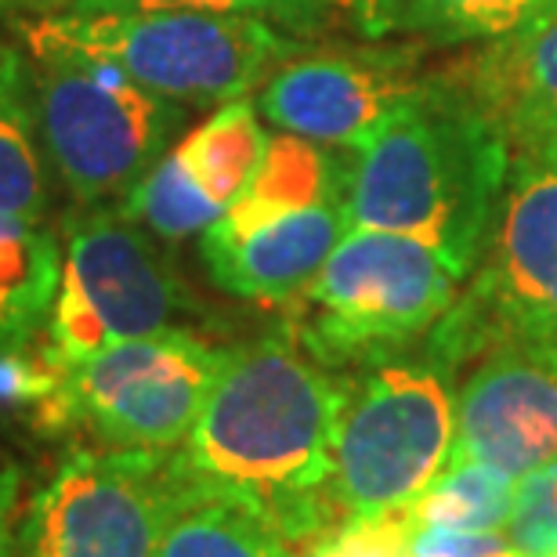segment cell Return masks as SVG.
<instances>
[{"instance_id": "cell-4", "label": "cell", "mask_w": 557, "mask_h": 557, "mask_svg": "<svg viewBox=\"0 0 557 557\" xmlns=\"http://www.w3.org/2000/svg\"><path fill=\"white\" fill-rule=\"evenodd\" d=\"M225 355L174 326L81 362H48L40 417L51 431H87L106 449L171 453L203 413Z\"/></svg>"}, {"instance_id": "cell-20", "label": "cell", "mask_w": 557, "mask_h": 557, "mask_svg": "<svg viewBox=\"0 0 557 557\" xmlns=\"http://www.w3.org/2000/svg\"><path fill=\"white\" fill-rule=\"evenodd\" d=\"M554 0H387V33L406 29L438 44L499 40L529 26Z\"/></svg>"}, {"instance_id": "cell-28", "label": "cell", "mask_w": 557, "mask_h": 557, "mask_svg": "<svg viewBox=\"0 0 557 557\" xmlns=\"http://www.w3.org/2000/svg\"><path fill=\"white\" fill-rule=\"evenodd\" d=\"M0 4H4V0H0Z\"/></svg>"}, {"instance_id": "cell-16", "label": "cell", "mask_w": 557, "mask_h": 557, "mask_svg": "<svg viewBox=\"0 0 557 557\" xmlns=\"http://www.w3.org/2000/svg\"><path fill=\"white\" fill-rule=\"evenodd\" d=\"M59 278V239L33 218L0 214V351L26 348L48 322Z\"/></svg>"}, {"instance_id": "cell-27", "label": "cell", "mask_w": 557, "mask_h": 557, "mask_svg": "<svg viewBox=\"0 0 557 557\" xmlns=\"http://www.w3.org/2000/svg\"><path fill=\"white\" fill-rule=\"evenodd\" d=\"M44 4H62V0H44Z\"/></svg>"}, {"instance_id": "cell-6", "label": "cell", "mask_w": 557, "mask_h": 557, "mask_svg": "<svg viewBox=\"0 0 557 557\" xmlns=\"http://www.w3.org/2000/svg\"><path fill=\"white\" fill-rule=\"evenodd\" d=\"M463 275L395 232L348 228L300 305V344L326 362H359L423 337L460 300Z\"/></svg>"}, {"instance_id": "cell-21", "label": "cell", "mask_w": 557, "mask_h": 557, "mask_svg": "<svg viewBox=\"0 0 557 557\" xmlns=\"http://www.w3.org/2000/svg\"><path fill=\"white\" fill-rule=\"evenodd\" d=\"M156 557H294L258 515L225 499H196L171 521Z\"/></svg>"}, {"instance_id": "cell-12", "label": "cell", "mask_w": 557, "mask_h": 557, "mask_svg": "<svg viewBox=\"0 0 557 557\" xmlns=\"http://www.w3.org/2000/svg\"><path fill=\"white\" fill-rule=\"evenodd\" d=\"M449 460H482L515 478L557 460V373L507 344L485 348L456 392Z\"/></svg>"}, {"instance_id": "cell-1", "label": "cell", "mask_w": 557, "mask_h": 557, "mask_svg": "<svg viewBox=\"0 0 557 557\" xmlns=\"http://www.w3.org/2000/svg\"><path fill=\"white\" fill-rule=\"evenodd\" d=\"M348 395L297 341L264 337L228 348L174 463L196 499L236 504L289 547H311L344 521L333 467Z\"/></svg>"}, {"instance_id": "cell-23", "label": "cell", "mask_w": 557, "mask_h": 557, "mask_svg": "<svg viewBox=\"0 0 557 557\" xmlns=\"http://www.w3.org/2000/svg\"><path fill=\"white\" fill-rule=\"evenodd\" d=\"M507 540L518 557H557V460L518 478Z\"/></svg>"}, {"instance_id": "cell-17", "label": "cell", "mask_w": 557, "mask_h": 557, "mask_svg": "<svg viewBox=\"0 0 557 557\" xmlns=\"http://www.w3.org/2000/svg\"><path fill=\"white\" fill-rule=\"evenodd\" d=\"M264 149L269 135L261 127L258 106L250 98H236L177 141L171 156L188 182L225 214L258 171Z\"/></svg>"}, {"instance_id": "cell-11", "label": "cell", "mask_w": 557, "mask_h": 557, "mask_svg": "<svg viewBox=\"0 0 557 557\" xmlns=\"http://www.w3.org/2000/svg\"><path fill=\"white\" fill-rule=\"evenodd\" d=\"M398 54H308L283 62L258 98V113L283 135L366 149L420 91Z\"/></svg>"}, {"instance_id": "cell-22", "label": "cell", "mask_w": 557, "mask_h": 557, "mask_svg": "<svg viewBox=\"0 0 557 557\" xmlns=\"http://www.w3.org/2000/svg\"><path fill=\"white\" fill-rule=\"evenodd\" d=\"M160 8L247 15L289 33H311L330 15L326 0H62V11H84V15H95V11H160Z\"/></svg>"}, {"instance_id": "cell-15", "label": "cell", "mask_w": 557, "mask_h": 557, "mask_svg": "<svg viewBox=\"0 0 557 557\" xmlns=\"http://www.w3.org/2000/svg\"><path fill=\"white\" fill-rule=\"evenodd\" d=\"M333 196H344V188L337 177V163L326 156V145L278 135L269 138V149H264L258 171H253L239 199L210 228L247 232L261 221L294 214V210H305Z\"/></svg>"}, {"instance_id": "cell-2", "label": "cell", "mask_w": 557, "mask_h": 557, "mask_svg": "<svg viewBox=\"0 0 557 557\" xmlns=\"http://www.w3.org/2000/svg\"><path fill=\"white\" fill-rule=\"evenodd\" d=\"M510 166L496 120L463 76L423 81L359 149L344 188L348 225L417 239L467 278L485 250Z\"/></svg>"}, {"instance_id": "cell-7", "label": "cell", "mask_w": 557, "mask_h": 557, "mask_svg": "<svg viewBox=\"0 0 557 557\" xmlns=\"http://www.w3.org/2000/svg\"><path fill=\"white\" fill-rule=\"evenodd\" d=\"M33 106L44 156L84 207L135 185L182 124L171 98L62 51L37 54Z\"/></svg>"}, {"instance_id": "cell-24", "label": "cell", "mask_w": 557, "mask_h": 557, "mask_svg": "<svg viewBox=\"0 0 557 557\" xmlns=\"http://www.w3.org/2000/svg\"><path fill=\"white\" fill-rule=\"evenodd\" d=\"M305 557H413L409 507L370 518H344L311 543Z\"/></svg>"}, {"instance_id": "cell-10", "label": "cell", "mask_w": 557, "mask_h": 557, "mask_svg": "<svg viewBox=\"0 0 557 557\" xmlns=\"http://www.w3.org/2000/svg\"><path fill=\"white\" fill-rule=\"evenodd\" d=\"M185 308V286L152 239L127 218L95 210L73 221L65 239L48 362H81L113 344L174 330Z\"/></svg>"}, {"instance_id": "cell-25", "label": "cell", "mask_w": 557, "mask_h": 557, "mask_svg": "<svg viewBox=\"0 0 557 557\" xmlns=\"http://www.w3.org/2000/svg\"><path fill=\"white\" fill-rule=\"evenodd\" d=\"M330 11H337L359 26L366 37H384L387 33V0H326Z\"/></svg>"}, {"instance_id": "cell-19", "label": "cell", "mask_w": 557, "mask_h": 557, "mask_svg": "<svg viewBox=\"0 0 557 557\" xmlns=\"http://www.w3.org/2000/svg\"><path fill=\"white\" fill-rule=\"evenodd\" d=\"M518 478L482 460H449L442 474L409 504L413 525L504 532L515 507Z\"/></svg>"}, {"instance_id": "cell-13", "label": "cell", "mask_w": 557, "mask_h": 557, "mask_svg": "<svg viewBox=\"0 0 557 557\" xmlns=\"http://www.w3.org/2000/svg\"><path fill=\"white\" fill-rule=\"evenodd\" d=\"M348 228L344 196H333L294 214L261 221L247 232L207 228L199 253L210 278L225 294L258 305H289L305 297Z\"/></svg>"}, {"instance_id": "cell-14", "label": "cell", "mask_w": 557, "mask_h": 557, "mask_svg": "<svg viewBox=\"0 0 557 557\" xmlns=\"http://www.w3.org/2000/svg\"><path fill=\"white\" fill-rule=\"evenodd\" d=\"M504 135L510 160L557 163V0L460 73Z\"/></svg>"}, {"instance_id": "cell-18", "label": "cell", "mask_w": 557, "mask_h": 557, "mask_svg": "<svg viewBox=\"0 0 557 557\" xmlns=\"http://www.w3.org/2000/svg\"><path fill=\"white\" fill-rule=\"evenodd\" d=\"M48 210V156L40 145L33 73L0 48V214L40 221Z\"/></svg>"}, {"instance_id": "cell-5", "label": "cell", "mask_w": 557, "mask_h": 557, "mask_svg": "<svg viewBox=\"0 0 557 557\" xmlns=\"http://www.w3.org/2000/svg\"><path fill=\"white\" fill-rule=\"evenodd\" d=\"M467 297L434 326V366L449 370L507 344L557 373V163H518Z\"/></svg>"}, {"instance_id": "cell-8", "label": "cell", "mask_w": 557, "mask_h": 557, "mask_svg": "<svg viewBox=\"0 0 557 557\" xmlns=\"http://www.w3.org/2000/svg\"><path fill=\"white\" fill-rule=\"evenodd\" d=\"M188 504L174 449H81L33 496L15 557H156Z\"/></svg>"}, {"instance_id": "cell-3", "label": "cell", "mask_w": 557, "mask_h": 557, "mask_svg": "<svg viewBox=\"0 0 557 557\" xmlns=\"http://www.w3.org/2000/svg\"><path fill=\"white\" fill-rule=\"evenodd\" d=\"M33 54L62 51L109 65L171 102L225 106L275 73L294 40L247 15L214 11H59L26 29Z\"/></svg>"}, {"instance_id": "cell-9", "label": "cell", "mask_w": 557, "mask_h": 557, "mask_svg": "<svg viewBox=\"0 0 557 557\" xmlns=\"http://www.w3.org/2000/svg\"><path fill=\"white\" fill-rule=\"evenodd\" d=\"M456 395L434 362H376L348 395L333 493L344 518L403 510L453 456Z\"/></svg>"}, {"instance_id": "cell-26", "label": "cell", "mask_w": 557, "mask_h": 557, "mask_svg": "<svg viewBox=\"0 0 557 557\" xmlns=\"http://www.w3.org/2000/svg\"><path fill=\"white\" fill-rule=\"evenodd\" d=\"M18 474L0 467V557H15V532H11V510H15Z\"/></svg>"}]
</instances>
